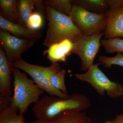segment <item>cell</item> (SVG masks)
Returning <instances> with one entry per match:
<instances>
[{
    "label": "cell",
    "mask_w": 123,
    "mask_h": 123,
    "mask_svg": "<svg viewBox=\"0 0 123 123\" xmlns=\"http://www.w3.org/2000/svg\"><path fill=\"white\" fill-rule=\"evenodd\" d=\"M17 0H0V15L8 21L18 23Z\"/></svg>",
    "instance_id": "17"
},
{
    "label": "cell",
    "mask_w": 123,
    "mask_h": 123,
    "mask_svg": "<svg viewBox=\"0 0 123 123\" xmlns=\"http://www.w3.org/2000/svg\"><path fill=\"white\" fill-rule=\"evenodd\" d=\"M74 24L83 35L90 36L103 32L107 15L91 12L78 6H73L70 16Z\"/></svg>",
    "instance_id": "5"
},
{
    "label": "cell",
    "mask_w": 123,
    "mask_h": 123,
    "mask_svg": "<svg viewBox=\"0 0 123 123\" xmlns=\"http://www.w3.org/2000/svg\"><path fill=\"white\" fill-rule=\"evenodd\" d=\"M106 1L108 8L107 13L116 10L123 5V0H106Z\"/></svg>",
    "instance_id": "23"
},
{
    "label": "cell",
    "mask_w": 123,
    "mask_h": 123,
    "mask_svg": "<svg viewBox=\"0 0 123 123\" xmlns=\"http://www.w3.org/2000/svg\"><path fill=\"white\" fill-rule=\"evenodd\" d=\"M12 65L14 68L22 70L29 74L35 84L50 96H55L62 98H68L70 97V95L64 94L52 86L46 76V67L30 63L22 58L14 62Z\"/></svg>",
    "instance_id": "7"
},
{
    "label": "cell",
    "mask_w": 123,
    "mask_h": 123,
    "mask_svg": "<svg viewBox=\"0 0 123 123\" xmlns=\"http://www.w3.org/2000/svg\"><path fill=\"white\" fill-rule=\"evenodd\" d=\"M0 28L10 33L15 37L22 39L34 40L39 39L42 36L39 30H33L5 19L0 15Z\"/></svg>",
    "instance_id": "12"
},
{
    "label": "cell",
    "mask_w": 123,
    "mask_h": 123,
    "mask_svg": "<svg viewBox=\"0 0 123 123\" xmlns=\"http://www.w3.org/2000/svg\"><path fill=\"white\" fill-rule=\"evenodd\" d=\"M11 97H4L0 95V112L6 110L10 106Z\"/></svg>",
    "instance_id": "24"
},
{
    "label": "cell",
    "mask_w": 123,
    "mask_h": 123,
    "mask_svg": "<svg viewBox=\"0 0 123 123\" xmlns=\"http://www.w3.org/2000/svg\"><path fill=\"white\" fill-rule=\"evenodd\" d=\"M45 73L54 88L64 94H68L65 82L66 71L62 69L58 63L52 64L49 67H46Z\"/></svg>",
    "instance_id": "14"
},
{
    "label": "cell",
    "mask_w": 123,
    "mask_h": 123,
    "mask_svg": "<svg viewBox=\"0 0 123 123\" xmlns=\"http://www.w3.org/2000/svg\"><path fill=\"white\" fill-rule=\"evenodd\" d=\"M44 0H18L17 1L18 24L27 28V23L31 15L35 11L44 13Z\"/></svg>",
    "instance_id": "10"
},
{
    "label": "cell",
    "mask_w": 123,
    "mask_h": 123,
    "mask_svg": "<svg viewBox=\"0 0 123 123\" xmlns=\"http://www.w3.org/2000/svg\"><path fill=\"white\" fill-rule=\"evenodd\" d=\"M44 2L45 5L54 7L63 14L70 16L73 7L71 0H46Z\"/></svg>",
    "instance_id": "20"
},
{
    "label": "cell",
    "mask_w": 123,
    "mask_h": 123,
    "mask_svg": "<svg viewBox=\"0 0 123 123\" xmlns=\"http://www.w3.org/2000/svg\"><path fill=\"white\" fill-rule=\"evenodd\" d=\"M14 68L12 63L8 59L0 46V95L2 96L10 97L12 95L11 75Z\"/></svg>",
    "instance_id": "9"
},
{
    "label": "cell",
    "mask_w": 123,
    "mask_h": 123,
    "mask_svg": "<svg viewBox=\"0 0 123 123\" xmlns=\"http://www.w3.org/2000/svg\"><path fill=\"white\" fill-rule=\"evenodd\" d=\"M13 93L10 106L19 110V114L23 115L31 104L37 103L44 91L38 86L32 79L28 78L26 73L14 68Z\"/></svg>",
    "instance_id": "3"
},
{
    "label": "cell",
    "mask_w": 123,
    "mask_h": 123,
    "mask_svg": "<svg viewBox=\"0 0 123 123\" xmlns=\"http://www.w3.org/2000/svg\"><path fill=\"white\" fill-rule=\"evenodd\" d=\"M36 41L18 38L7 31L0 30V46L12 63L22 58L23 53L29 50Z\"/></svg>",
    "instance_id": "8"
},
{
    "label": "cell",
    "mask_w": 123,
    "mask_h": 123,
    "mask_svg": "<svg viewBox=\"0 0 123 123\" xmlns=\"http://www.w3.org/2000/svg\"><path fill=\"white\" fill-rule=\"evenodd\" d=\"M98 61L104 67L111 68L112 65H117L123 67V55L121 53H117L114 57H107L101 55L98 57Z\"/></svg>",
    "instance_id": "22"
},
{
    "label": "cell",
    "mask_w": 123,
    "mask_h": 123,
    "mask_svg": "<svg viewBox=\"0 0 123 123\" xmlns=\"http://www.w3.org/2000/svg\"><path fill=\"white\" fill-rule=\"evenodd\" d=\"M113 122L114 123H123V114L117 115Z\"/></svg>",
    "instance_id": "25"
},
{
    "label": "cell",
    "mask_w": 123,
    "mask_h": 123,
    "mask_svg": "<svg viewBox=\"0 0 123 123\" xmlns=\"http://www.w3.org/2000/svg\"><path fill=\"white\" fill-rule=\"evenodd\" d=\"M50 123H92V120L85 112L68 110L62 112Z\"/></svg>",
    "instance_id": "15"
},
{
    "label": "cell",
    "mask_w": 123,
    "mask_h": 123,
    "mask_svg": "<svg viewBox=\"0 0 123 123\" xmlns=\"http://www.w3.org/2000/svg\"><path fill=\"white\" fill-rule=\"evenodd\" d=\"M71 4L98 14H106L108 10L106 0H73Z\"/></svg>",
    "instance_id": "16"
},
{
    "label": "cell",
    "mask_w": 123,
    "mask_h": 123,
    "mask_svg": "<svg viewBox=\"0 0 123 123\" xmlns=\"http://www.w3.org/2000/svg\"><path fill=\"white\" fill-rule=\"evenodd\" d=\"M103 32L87 36L82 35L74 42L72 53L79 56L81 61V70L86 72L93 65L95 58L99 51Z\"/></svg>",
    "instance_id": "6"
},
{
    "label": "cell",
    "mask_w": 123,
    "mask_h": 123,
    "mask_svg": "<svg viewBox=\"0 0 123 123\" xmlns=\"http://www.w3.org/2000/svg\"><path fill=\"white\" fill-rule=\"evenodd\" d=\"M114 123V122L112 121H108L107 122H106V123Z\"/></svg>",
    "instance_id": "27"
},
{
    "label": "cell",
    "mask_w": 123,
    "mask_h": 123,
    "mask_svg": "<svg viewBox=\"0 0 123 123\" xmlns=\"http://www.w3.org/2000/svg\"><path fill=\"white\" fill-rule=\"evenodd\" d=\"M91 106L89 97L82 94L74 93L68 98L46 95L35 104L32 109L37 120L51 121L60 114L68 110L82 111Z\"/></svg>",
    "instance_id": "1"
},
{
    "label": "cell",
    "mask_w": 123,
    "mask_h": 123,
    "mask_svg": "<svg viewBox=\"0 0 123 123\" xmlns=\"http://www.w3.org/2000/svg\"><path fill=\"white\" fill-rule=\"evenodd\" d=\"M26 123H50V121H44V120H37L36 121L29 122Z\"/></svg>",
    "instance_id": "26"
},
{
    "label": "cell",
    "mask_w": 123,
    "mask_h": 123,
    "mask_svg": "<svg viewBox=\"0 0 123 123\" xmlns=\"http://www.w3.org/2000/svg\"><path fill=\"white\" fill-rule=\"evenodd\" d=\"M74 43L68 39L55 43L44 51L43 54L52 63H58V62L66 61L67 56L72 53Z\"/></svg>",
    "instance_id": "13"
},
{
    "label": "cell",
    "mask_w": 123,
    "mask_h": 123,
    "mask_svg": "<svg viewBox=\"0 0 123 123\" xmlns=\"http://www.w3.org/2000/svg\"><path fill=\"white\" fill-rule=\"evenodd\" d=\"M100 64L99 63L93 65L84 73L75 74V77L90 84L101 96L104 95L106 92L111 98L123 97V86L118 82L110 80L99 68Z\"/></svg>",
    "instance_id": "4"
},
{
    "label": "cell",
    "mask_w": 123,
    "mask_h": 123,
    "mask_svg": "<svg viewBox=\"0 0 123 123\" xmlns=\"http://www.w3.org/2000/svg\"><path fill=\"white\" fill-rule=\"evenodd\" d=\"M44 13L35 11L31 15L27 23V28L33 30H39L44 24Z\"/></svg>",
    "instance_id": "21"
},
{
    "label": "cell",
    "mask_w": 123,
    "mask_h": 123,
    "mask_svg": "<svg viewBox=\"0 0 123 123\" xmlns=\"http://www.w3.org/2000/svg\"><path fill=\"white\" fill-rule=\"evenodd\" d=\"M101 45L107 53H123V39L120 37L103 39L101 40Z\"/></svg>",
    "instance_id": "19"
},
{
    "label": "cell",
    "mask_w": 123,
    "mask_h": 123,
    "mask_svg": "<svg viewBox=\"0 0 123 123\" xmlns=\"http://www.w3.org/2000/svg\"><path fill=\"white\" fill-rule=\"evenodd\" d=\"M19 110L10 106L0 112V123H26L23 115L18 114Z\"/></svg>",
    "instance_id": "18"
},
{
    "label": "cell",
    "mask_w": 123,
    "mask_h": 123,
    "mask_svg": "<svg viewBox=\"0 0 123 123\" xmlns=\"http://www.w3.org/2000/svg\"><path fill=\"white\" fill-rule=\"evenodd\" d=\"M44 16L48 21L47 35L43 43L47 47L66 39L74 43L82 35L70 17L48 5H45Z\"/></svg>",
    "instance_id": "2"
},
{
    "label": "cell",
    "mask_w": 123,
    "mask_h": 123,
    "mask_svg": "<svg viewBox=\"0 0 123 123\" xmlns=\"http://www.w3.org/2000/svg\"><path fill=\"white\" fill-rule=\"evenodd\" d=\"M106 14L107 21L103 32L105 39L120 37L123 38V5Z\"/></svg>",
    "instance_id": "11"
}]
</instances>
